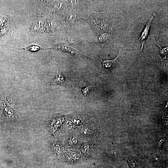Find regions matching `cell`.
<instances>
[{"label": "cell", "instance_id": "1", "mask_svg": "<svg viewBox=\"0 0 168 168\" xmlns=\"http://www.w3.org/2000/svg\"><path fill=\"white\" fill-rule=\"evenodd\" d=\"M0 100L1 105L4 108L6 114L10 119H15L16 117L17 105L15 101L11 98L2 97Z\"/></svg>", "mask_w": 168, "mask_h": 168}, {"label": "cell", "instance_id": "2", "mask_svg": "<svg viewBox=\"0 0 168 168\" xmlns=\"http://www.w3.org/2000/svg\"><path fill=\"white\" fill-rule=\"evenodd\" d=\"M122 160L125 161L129 168H144L145 163L135 154L127 150H124Z\"/></svg>", "mask_w": 168, "mask_h": 168}, {"label": "cell", "instance_id": "3", "mask_svg": "<svg viewBox=\"0 0 168 168\" xmlns=\"http://www.w3.org/2000/svg\"><path fill=\"white\" fill-rule=\"evenodd\" d=\"M124 150L118 144H114L106 153V156L110 160L117 163L122 160Z\"/></svg>", "mask_w": 168, "mask_h": 168}, {"label": "cell", "instance_id": "4", "mask_svg": "<svg viewBox=\"0 0 168 168\" xmlns=\"http://www.w3.org/2000/svg\"><path fill=\"white\" fill-rule=\"evenodd\" d=\"M150 163L156 168H168L167 159L156 154L152 155Z\"/></svg>", "mask_w": 168, "mask_h": 168}, {"label": "cell", "instance_id": "5", "mask_svg": "<svg viewBox=\"0 0 168 168\" xmlns=\"http://www.w3.org/2000/svg\"><path fill=\"white\" fill-rule=\"evenodd\" d=\"M154 18V15L153 14L147 23L139 38L138 40L141 44V50H142L143 49V45L145 43L149 32L151 23Z\"/></svg>", "mask_w": 168, "mask_h": 168}, {"label": "cell", "instance_id": "6", "mask_svg": "<svg viewBox=\"0 0 168 168\" xmlns=\"http://www.w3.org/2000/svg\"><path fill=\"white\" fill-rule=\"evenodd\" d=\"M72 43H70L67 40L66 37L65 39L63 42L56 44V45L52 48L53 49H59L64 51L71 52L72 53V51L71 49V45H72Z\"/></svg>", "mask_w": 168, "mask_h": 168}, {"label": "cell", "instance_id": "7", "mask_svg": "<svg viewBox=\"0 0 168 168\" xmlns=\"http://www.w3.org/2000/svg\"><path fill=\"white\" fill-rule=\"evenodd\" d=\"M62 123V118L59 116H54L50 120L49 126L53 131H55Z\"/></svg>", "mask_w": 168, "mask_h": 168}, {"label": "cell", "instance_id": "8", "mask_svg": "<svg viewBox=\"0 0 168 168\" xmlns=\"http://www.w3.org/2000/svg\"><path fill=\"white\" fill-rule=\"evenodd\" d=\"M120 51H119L117 56L114 59L112 60L104 59L101 61L102 67L105 69L108 70L110 69L114 63H115L118 58Z\"/></svg>", "mask_w": 168, "mask_h": 168}, {"label": "cell", "instance_id": "9", "mask_svg": "<svg viewBox=\"0 0 168 168\" xmlns=\"http://www.w3.org/2000/svg\"><path fill=\"white\" fill-rule=\"evenodd\" d=\"M166 140V138L164 136L157 137L154 140V146L157 149L161 150Z\"/></svg>", "mask_w": 168, "mask_h": 168}, {"label": "cell", "instance_id": "10", "mask_svg": "<svg viewBox=\"0 0 168 168\" xmlns=\"http://www.w3.org/2000/svg\"><path fill=\"white\" fill-rule=\"evenodd\" d=\"M156 46L157 50L158 53L162 59L164 60L166 59L167 57L168 46L162 45L159 46L157 44H156Z\"/></svg>", "mask_w": 168, "mask_h": 168}, {"label": "cell", "instance_id": "11", "mask_svg": "<svg viewBox=\"0 0 168 168\" xmlns=\"http://www.w3.org/2000/svg\"><path fill=\"white\" fill-rule=\"evenodd\" d=\"M65 78L60 71L57 72L55 77L53 81V84L63 85L64 82Z\"/></svg>", "mask_w": 168, "mask_h": 168}, {"label": "cell", "instance_id": "12", "mask_svg": "<svg viewBox=\"0 0 168 168\" xmlns=\"http://www.w3.org/2000/svg\"><path fill=\"white\" fill-rule=\"evenodd\" d=\"M110 34L105 33L100 35L98 37V40L100 43H104L110 37Z\"/></svg>", "mask_w": 168, "mask_h": 168}, {"label": "cell", "instance_id": "13", "mask_svg": "<svg viewBox=\"0 0 168 168\" xmlns=\"http://www.w3.org/2000/svg\"><path fill=\"white\" fill-rule=\"evenodd\" d=\"M21 49H23L26 50H28L34 52L37 51L40 49H43L39 46L35 45H30L26 48Z\"/></svg>", "mask_w": 168, "mask_h": 168}, {"label": "cell", "instance_id": "14", "mask_svg": "<svg viewBox=\"0 0 168 168\" xmlns=\"http://www.w3.org/2000/svg\"><path fill=\"white\" fill-rule=\"evenodd\" d=\"M92 86H87L82 89V91L85 96H87L89 94Z\"/></svg>", "mask_w": 168, "mask_h": 168}, {"label": "cell", "instance_id": "15", "mask_svg": "<svg viewBox=\"0 0 168 168\" xmlns=\"http://www.w3.org/2000/svg\"><path fill=\"white\" fill-rule=\"evenodd\" d=\"M54 145V151L57 153H60L62 151V147L58 144L56 143Z\"/></svg>", "mask_w": 168, "mask_h": 168}, {"label": "cell", "instance_id": "16", "mask_svg": "<svg viewBox=\"0 0 168 168\" xmlns=\"http://www.w3.org/2000/svg\"><path fill=\"white\" fill-rule=\"evenodd\" d=\"M77 142V138L74 137H72L70 139L69 143L71 145L76 144Z\"/></svg>", "mask_w": 168, "mask_h": 168}, {"label": "cell", "instance_id": "17", "mask_svg": "<svg viewBox=\"0 0 168 168\" xmlns=\"http://www.w3.org/2000/svg\"><path fill=\"white\" fill-rule=\"evenodd\" d=\"M72 121L73 123L76 124H79L81 123V120L78 118H74Z\"/></svg>", "mask_w": 168, "mask_h": 168}, {"label": "cell", "instance_id": "18", "mask_svg": "<svg viewBox=\"0 0 168 168\" xmlns=\"http://www.w3.org/2000/svg\"><path fill=\"white\" fill-rule=\"evenodd\" d=\"M100 168H112L111 167L108 166H101Z\"/></svg>", "mask_w": 168, "mask_h": 168}]
</instances>
